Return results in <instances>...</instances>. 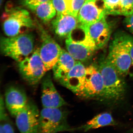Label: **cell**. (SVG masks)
<instances>
[{"mask_svg": "<svg viewBox=\"0 0 133 133\" xmlns=\"http://www.w3.org/2000/svg\"><path fill=\"white\" fill-rule=\"evenodd\" d=\"M133 37L123 31L115 33L107 56L109 62L122 77L128 75L131 63V50Z\"/></svg>", "mask_w": 133, "mask_h": 133, "instance_id": "1", "label": "cell"}, {"mask_svg": "<svg viewBox=\"0 0 133 133\" xmlns=\"http://www.w3.org/2000/svg\"><path fill=\"white\" fill-rule=\"evenodd\" d=\"M76 61L69 52L62 49L57 62L52 68L55 79L59 81L64 78L75 65Z\"/></svg>", "mask_w": 133, "mask_h": 133, "instance_id": "17", "label": "cell"}, {"mask_svg": "<svg viewBox=\"0 0 133 133\" xmlns=\"http://www.w3.org/2000/svg\"><path fill=\"white\" fill-rule=\"evenodd\" d=\"M77 18L71 15H57L52 22L55 33L60 37L66 38L70 36L72 32L78 27Z\"/></svg>", "mask_w": 133, "mask_h": 133, "instance_id": "15", "label": "cell"}, {"mask_svg": "<svg viewBox=\"0 0 133 133\" xmlns=\"http://www.w3.org/2000/svg\"><path fill=\"white\" fill-rule=\"evenodd\" d=\"M3 28L8 37L23 34L24 30L33 28V21L26 10L19 8L6 9L2 15Z\"/></svg>", "mask_w": 133, "mask_h": 133, "instance_id": "4", "label": "cell"}, {"mask_svg": "<svg viewBox=\"0 0 133 133\" xmlns=\"http://www.w3.org/2000/svg\"><path fill=\"white\" fill-rule=\"evenodd\" d=\"M5 98L6 107L11 115L15 117L24 109L28 102L24 91L15 87L8 88Z\"/></svg>", "mask_w": 133, "mask_h": 133, "instance_id": "13", "label": "cell"}, {"mask_svg": "<svg viewBox=\"0 0 133 133\" xmlns=\"http://www.w3.org/2000/svg\"><path fill=\"white\" fill-rule=\"evenodd\" d=\"M32 11L35 12L38 18L44 22L52 19L56 16L57 12L51 0L38 5Z\"/></svg>", "mask_w": 133, "mask_h": 133, "instance_id": "19", "label": "cell"}, {"mask_svg": "<svg viewBox=\"0 0 133 133\" xmlns=\"http://www.w3.org/2000/svg\"><path fill=\"white\" fill-rule=\"evenodd\" d=\"M104 92L103 79L97 64L86 67L84 81L76 95L85 99H102Z\"/></svg>", "mask_w": 133, "mask_h": 133, "instance_id": "6", "label": "cell"}, {"mask_svg": "<svg viewBox=\"0 0 133 133\" xmlns=\"http://www.w3.org/2000/svg\"><path fill=\"white\" fill-rule=\"evenodd\" d=\"M86 0H66L68 14L77 17L79 12Z\"/></svg>", "mask_w": 133, "mask_h": 133, "instance_id": "21", "label": "cell"}, {"mask_svg": "<svg viewBox=\"0 0 133 133\" xmlns=\"http://www.w3.org/2000/svg\"><path fill=\"white\" fill-rule=\"evenodd\" d=\"M131 63L128 75L133 79V46L131 50Z\"/></svg>", "mask_w": 133, "mask_h": 133, "instance_id": "27", "label": "cell"}, {"mask_svg": "<svg viewBox=\"0 0 133 133\" xmlns=\"http://www.w3.org/2000/svg\"><path fill=\"white\" fill-rule=\"evenodd\" d=\"M41 99L43 108H59L66 104L57 90L50 76H46L43 79Z\"/></svg>", "mask_w": 133, "mask_h": 133, "instance_id": "12", "label": "cell"}, {"mask_svg": "<svg viewBox=\"0 0 133 133\" xmlns=\"http://www.w3.org/2000/svg\"><path fill=\"white\" fill-rule=\"evenodd\" d=\"M18 68L22 77L30 84L35 85L41 81L47 71L40 57L39 48L19 62Z\"/></svg>", "mask_w": 133, "mask_h": 133, "instance_id": "7", "label": "cell"}, {"mask_svg": "<svg viewBox=\"0 0 133 133\" xmlns=\"http://www.w3.org/2000/svg\"><path fill=\"white\" fill-rule=\"evenodd\" d=\"M124 23L126 28L133 34V14L126 17L124 20Z\"/></svg>", "mask_w": 133, "mask_h": 133, "instance_id": "26", "label": "cell"}, {"mask_svg": "<svg viewBox=\"0 0 133 133\" xmlns=\"http://www.w3.org/2000/svg\"><path fill=\"white\" fill-rule=\"evenodd\" d=\"M116 125V122L112 115L107 112L99 114L94 116L90 120L80 127L85 131L97 129L106 126Z\"/></svg>", "mask_w": 133, "mask_h": 133, "instance_id": "18", "label": "cell"}, {"mask_svg": "<svg viewBox=\"0 0 133 133\" xmlns=\"http://www.w3.org/2000/svg\"><path fill=\"white\" fill-rule=\"evenodd\" d=\"M106 15H120V0H103Z\"/></svg>", "mask_w": 133, "mask_h": 133, "instance_id": "20", "label": "cell"}, {"mask_svg": "<svg viewBox=\"0 0 133 133\" xmlns=\"http://www.w3.org/2000/svg\"><path fill=\"white\" fill-rule=\"evenodd\" d=\"M78 27L84 32V36L93 43L97 50L104 48L111 37V29L107 21L106 16L92 24H79Z\"/></svg>", "mask_w": 133, "mask_h": 133, "instance_id": "8", "label": "cell"}, {"mask_svg": "<svg viewBox=\"0 0 133 133\" xmlns=\"http://www.w3.org/2000/svg\"><path fill=\"white\" fill-rule=\"evenodd\" d=\"M57 15L68 14L66 0H51Z\"/></svg>", "mask_w": 133, "mask_h": 133, "instance_id": "23", "label": "cell"}, {"mask_svg": "<svg viewBox=\"0 0 133 133\" xmlns=\"http://www.w3.org/2000/svg\"><path fill=\"white\" fill-rule=\"evenodd\" d=\"M70 130L65 113L60 108H43L40 112L37 133H58Z\"/></svg>", "mask_w": 133, "mask_h": 133, "instance_id": "5", "label": "cell"}, {"mask_svg": "<svg viewBox=\"0 0 133 133\" xmlns=\"http://www.w3.org/2000/svg\"><path fill=\"white\" fill-rule=\"evenodd\" d=\"M0 119V133H15L13 127L9 121L8 115Z\"/></svg>", "mask_w": 133, "mask_h": 133, "instance_id": "24", "label": "cell"}, {"mask_svg": "<svg viewBox=\"0 0 133 133\" xmlns=\"http://www.w3.org/2000/svg\"><path fill=\"white\" fill-rule=\"evenodd\" d=\"M121 15L127 17L133 14V0H120Z\"/></svg>", "mask_w": 133, "mask_h": 133, "instance_id": "22", "label": "cell"}, {"mask_svg": "<svg viewBox=\"0 0 133 133\" xmlns=\"http://www.w3.org/2000/svg\"><path fill=\"white\" fill-rule=\"evenodd\" d=\"M42 41L39 54L46 71L52 69L57 62L62 49L43 29H41Z\"/></svg>", "mask_w": 133, "mask_h": 133, "instance_id": "10", "label": "cell"}, {"mask_svg": "<svg viewBox=\"0 0 133 133\" xmlns=\"http://www.w3.org/2000/svg\"><path fill=\"white\" fill-rule=\"evenodd\" d=\"M100 0H86L79 12L77 18L80 24L89 25L98 21L106 14L104 5L100 6Z\"/></svg>", "mask_w": 133, "mask_h": 133, "instance_id": "11", "label": "cell"}, {"mask_svg": "<svg viewBox=\"0 0 133 133\" xmlns=\"http://www.w3.org/2000/svg\"><path fill=\"white\" fill-rule=\"evenodd\" d=\"M71 36L65 41L67 51L76 61L82 63L88 62L92 57L96 50L83 43L74 41Z\"/></svg>", "mask_w": 133, "mask_h": 133, "instance_id": "16", "label": "cell"}, {"mask_svg": "<svg viewBox=\"0 0 133 133\" xmlns=\"http://www.w3.org/2000/svg\"><path fill=\"white\" fill-rule=\"evenodd\" d=\"M96 64L104 84L102 99L114 102L120 101L124 97L126 92L124 78L119 74L107 56L101 57Z\"/></svg>", "mask_w": 133, "mask_h": 133, "instance_id": "2", "label": "cell"}, {"mask_svg": "<svg viewBox=\"0 0 133 133\" xmlns=\"http://www.w3.org/2000/svg\"><path fill=\"white\" fill-rule=\"evenodd\" d=\"M0 47L3 55L19 63L33 53L34 36L31 33H25L10 37H2Z\"/></svg>", "mask_w": 133, "mask_h": 133, "instance_id": "3", "label": "cell"}, {"mask_svg": "<svg viewBox=\"0 0 133 133\" xmlns=\"http://www.w3.org/2000/svg\"><path fill=\"white\" fill-rule=\"evenodd\" d=\"M40 114L36 105L33 102H28L24 109L15 117L20 133H37Z\"/></svg>", "mask_w": 133, "mask_h": 133, "instance_id": "9", "label": "cell"}, {"mask_svg": "<svg viewBox=\"0 0 133 133\" xmlns=\"http://www.w3.org/2000/svg\"><path fill=\"white\" fill-rule=\"evenodd\" d=\"M3 1H4V0H0V5H1V7L2 6V4Z\"/></svg>", "mask_w": 133, "mask_h": 133, "instance_id": "28", "label": "cell"}, {"mask_svg": "<svg viewBox=\"0 0 133 133\" xmlns=\"http://www.w3.org/2000/svg\"><path fill=\"white\" fill-rule=\"evenodd\" d=\"M86 71V67L83 63L76 61L75 65L69 73L59 82L62 85L76 94L83 85Z\"/></svg>", "mask_w": 133, "mask_h": 133, "instance_id": "14", "label": "cell"}, {"mask_svg": "<svg viewBox=\"0 0 133 133\" xmlns=\"http://www.w3.org/2000/svg\"><path fill=\"white\" fill-rule=\"evenodd\" d=\"M50 0H21V3L23 6L33 10L38 5L43 3Z\"/></svg>", "mask_w": 133, "mask_h": 133, "instance_id": "25", "label": "cell"}]
</instances>
